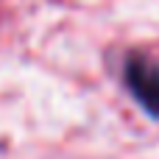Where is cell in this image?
<instances>
[{
    "label": "cell",
    "mask_w": 159,
    "mask_h": 159,
    "mask_svg": "<svg viewBox=\"0 0 159 159\" xmlns=\"http://www.w3.org/2000/svg\"><path fill=\"white\" fill-rule=\"evenodd\" d=\"M126 84L131 95L159 117V64H154L145 56H129L126 61Z\"/></svg>",
    "instance_id": "1"
}]
</instances>
